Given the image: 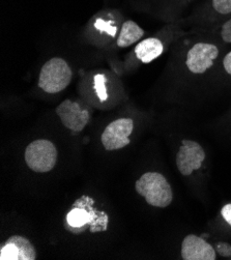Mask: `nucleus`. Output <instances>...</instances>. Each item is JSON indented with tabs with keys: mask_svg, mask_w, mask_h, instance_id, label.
<instances>
[{
	"mask_svg": "<svg viewBox=\"0 0 231 260\" xmlns=\"http://www.w3.org/2000/svg\"><path fill=\"white\" fill-rule=\"evenodd\" d=\"M135 189L146 202L155 207L165 209L173 199V193L166 177L158 172L144 173L137 181Z\"/></svg>",
	"mask_w": 231,
	"mask_h": 260,
	"instance_id": "obj_1",
	"label": "nucleus"
},
{
	"mask_svg": "<svg viewBox=\"0 0 231 260\" xmlns=\"http://www.w3.org/2000/svg\"><path fill=\"white\" fill-rule=\"evenodd\" d=\"M73 79V72L68 62L60 57L49 59L42 68L39 76V86L48 93L64 90Z\"/></svg>",
	"mask_w": 231,
	"mask_h": 260,
	"instance_id": "obj_2",
	"label": "nucleus"
},
{
	"mask_svg": "<svg viewBox=\"0 0 231 260\" xmlns=\"http://www.w3.org/2000/svg\"><path fill=\"white\" fill-rule=\"evenodd\" d=\"M25 162L35 172L46 173L52 170L57 162L55 145L46 139L35 140L25 149Z\"/></svg>",
	"mask_w": 231,
	"mask_h": 260,
	"instance_id": "obj_3",
	"label": "nucleus"
},
{
	"mask_svg": "<svg viewBox=\"0 0 231 260\" xmlns=\"http://www.w3.org/2000/svg\"><path fill=\"white\" fill-rule=\"evenodd\" d=\"M219 56V49L211 43H197L188 51L186 66L188 70L196 75L208 72Z\"/></svg>",
	"mask_w": 231,
	"mask_h": 260,
	"instance_id": "obj_4",
	"label": "nucleus"
},
{
	"mask_svg": "<svg viewBox=\"0 0 231 260\" xmlns=\"http://www.w3.org/2000/svg\"><path fill=\"white\" fill-rule=\"evenodd\" d=\"M134 121L131 118H118L109 123L102 134L101 141L106 150H117L130 144Z\"/></svg>",
	"mask_w": 231,
	"mask_h": 260,
	"instance_id": "obj_5",
	"label": "nucleus"
},
{
	"mask_svg": "<svg viewBox=\"0 0 231 260\" xmlns=\"http://www.w3.org/2000/svg\"><path fill=\"white\" fill-rule=\"evenodd\" d=\"M205 160V151L202 146L192 140H183L176 154V167L183 175H191L198 170Z\"/></svg>",
	"mask_w": 231,
	"mask_h": 260,
	"instance_id": "obj_6",
	"label": "nucleus"
},
{
	"mask_svg": "<svg viewBox=\"0 0 231 260\" xmlns=\"http://www.w3.org/2000/svg\"><path fill=\"white\" fill-rule=\"evenodd\" d=\"M56 114L61 123L73 133H80L89 121V112L81 107L79 103L64 100L56 108Z\"/></svg>",
	"mask_w": 231,
	"mask_h": 260,
	"instance_id": "obj_7",
	"label": "nucleus"
},
{
	"mask_svg": "<svg viewBox=\"0 0 231 260\" xmlns=\"http://www.w3.org/2000/svg\"><path fill=\"white\" fill-rule=\"evenodd\" d=\"M37 252L29 240L21 236H13L0 249L2 260H35Z\"/></svg>",
	"mask_w": 231,
	"mask_h": 260,
	"instance_id": "obj_8",
	"label": "nucleus"
},
{
	"mask_svg": "<svg viewBox=\"0 0 231 260\" xmlns=\"http://www.w3.org/2000/svg\"><path fill=\"white\" fill-rule=\"evenodd\" d=\"M184 260H216V249L207 241L195 235L187 236L181 248Z\"/></svg>",
	"mask_w": 231,
	"mask_h": 260,
	"instance_id": "obj_9",
	"label": "nucleus"
},
{
	"mask_svg": "<svg viewBox=\"0 0 231 260\" xmlns=\"http://www.w3.org/2000/svg\"><path fill=\"white\" fill-rule=\"evenodd\" d=\"M134 52L136 57L141 62L149 63L162 55L164 52V45L157 38H148L138 43Z\"/></svg>",
	"mask_w": 231,
	"mask_h": 260,
	"instance_id": "obj_10",
	"label": "nucleus"
},
{
	"mask_svg": "<svg viewBox=\"0 0 231 260\" xmlns=\"http://www.w3.org/2000/svg\"><path fill=\"white\" fill-rule=\"evenodd\" d=\"M143 36L144 30L136 22L132 20H126L121 25V29L118 35L116 45L119 48L130 47L135 43L139 42Z\"/></svg>",
	"mask_w": 231,
	"mask_h": 260,
	"instance_id": "obj_11",
	"label": "nucleus"
},
{
	"mask_svg": "<svg viewBox=\"0 0 231 260\" xmlns=\"http://www.w3.org/2000/svg\"><path fill=\"white\" fill-rule=\"evenodd\" d=\"M89 220H90L89 214L86 211L81 209L72 210L67 216V221L69 225H71L72 227H81L86 223H88Z\"/></svg>",
	"mask_w": 231,
	"mask_h": 260,
	"instance_id": "obj_12",
	"label": "nucleus"
},
{
	"mask_svg": "<svg viewBox=\"0 0 231 260\" xmlns=\"http://www.w3.org/2000/svg\"><path fill=\"white\" fill-rule=\"evenodd\" d=\"M213 10L221 15L227 16L231 14V0H212Z\"/></svg>",
	"mask_w": 231,
	"mask_h": 260,
	"instance_id": "obj_13",
	"label": "nucleus"
},
{
	"mask_svg": "<svg viewBox=\"0 0 231 260\" xmlns=\"http://www.w3.org/2000/svg\"><path fill=\"white\" fill-rule=\"evenodd\" d=\"M105 78L103 75H96L94 77V88L96 90V93L98 95V98L102 101H105L107 99V90L105 87Z\"/></svg>",
	"mask_w": 231,
	"mask_h": 260,
	"instance_id": "obj_14",
	"label": "nucleus"
},
{
	"mask_svg": "<svg viewBox=\"0 0 231 260\" xmlns=\"http://www.w3.org/2000/svg\"><path fill=\"white\" fill-rule=\"evenodd\" d=\"M220 35L225 43L231 44V18L222 25Z\"/></svg>",
	"mask_w": 231,
	"mask_h": 260,
	"instance_id": "obj_15",
	"label": "nucleus"
},
{
	"mask_svg": "<svg viewBox=\"0 0 231 260\" xmlns=\"http://www.w3.org/2000/svg\"><path fill=\"white\" fill-rule=\"evenodd\" d=\"M95 27L103 31H107L111 37H115V35H116V27L115 26H112L111 22H104V21L100 20L96 22Z\"/></svg>",
	"mask_w": 231,
	"mask_h": 260,
	"instance_id": "obj_16",
	"label": "nucleus"
},
{
	"mask_svg": "<svg viewBox=\"0 0 231 260\" xmlns=\"http://www.w3.org/2000/svg\"><path fill=\"white\" fill-rule=\"evenodd\" d=\"M215 249H216V252H218L221 256L231 258V245L221 242L216 245Z\"/></svg>",
	"mask_w": 231,
	"mask_h": 260,
	"instance_id": "obj_17",
	"label": "nucleus"
},
{
	"mask_svg": "<svg viewBox=\"0 0 231 260\" xmlns=\"http://www.w3.org/2000/svg\"><path fill=\"white\" fill-rule=\"evenodd\" d=\"M221 215H222L223 219L231 226V203L226 204L222 207Z\"/></svg>",
	"mask_w": 231,
	"mask_h": 260,
	"instance_id": "obj_18",
	"label": "nucleus"
},
{
	"mask_svg": "<svg viewBox=\"0 0 231 260\" xmlns=\"http://www.w3.org/2000/svg\"><path fill=\"white\" fill-rule=\"evenodd\" d=\"M223 67L226 73L231 76V51L228 52V53L225 55L223 59Z\"/></svg>",
	"mask_w": 231,
	"mask_h": 260,
	"instance_id": "obj_19",
	"label": "nucleus"
}]
</instances>
